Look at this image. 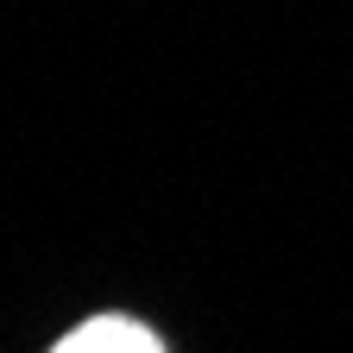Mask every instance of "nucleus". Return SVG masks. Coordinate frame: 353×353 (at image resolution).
<instances>
[{
	"label": "nucleus",
	"mask_w": 353,
	"mask_h": 353,
	"mask_svg": "<svg viewBox=\"0 0 353 353\" xmlns=\"http://www.w3.org/2000/svg\"><path fill=\"white\" fill-rule=\"evenodd\" d=\"M57 353H164V347H158L152 328L126 322V316H95V322H82L76 334H63Z\"/></svg>",
	"instance_id": "nucleus-1"
}]
</instances>
